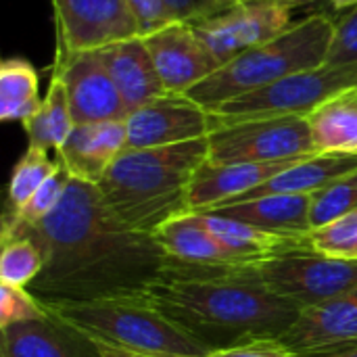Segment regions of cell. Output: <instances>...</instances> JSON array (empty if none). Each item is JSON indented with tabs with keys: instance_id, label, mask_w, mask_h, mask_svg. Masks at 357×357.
Returning a JSON list of instances; mask_svg holds the SVG:
<instances>
[{
	"instance_id": "obj_1",
	"label": "cell",
	"mask_w": 357,
	"mask_h": 357,
	"mask_svg": "<svg viewBox=\"0 0 357 357\" xmlns=\"http://www.w3.org/2000/svg\"><path fill=\"white\" fill-rule=\"evenodd\" d=\"M25 234L44 251V270L29 291L40 301H94L144 295L163 274L167 255L153 234L126 226L96 184L71 178L56 209Z\"/></svg>"
},
{
	"instance_id": "obj_2",
	"label": "cell",
	"mask_w": 357,
	"mask_h": 357,
	"mask_svg": "<svg viewBox=\"0 0 357 357\" xmlns=\"http://www.w3.org/2000/svg\"><path fill=\"white\" fill-rule=\"evenodd\" d=\"M144 297L211 354L280 339L301 314L274 295L253 266H197L167 257Z\"/></svg>"
},
{
	"instance_id": "obj_3",
	"label": "cell",
	"mask_w": 357,
	"mask_h": 357,
	"mask_svg": "<svg viewBox=\"0 0 357 357\" xmlns=\"http://www.w3.org/2000/svg\"><path fill=\"white\" fill-rule=\"evenodd\" d=\"M207 157V138L155 149H126L98 182V190L126 226L153 234L167 220L190 211L188 188Z\"/></svg>"
},
{
	"instance_id": "obj_4",
	"label": "cell",
	"mask_w": 357,
	"mask_h": 357,
	"mask_svg": "<svg viewBox=\"0 0 357 357\" xmlns=\"http://www.w3.org/2000/svg\"><path fill=\"white\" fill-rule=\"evenodd\" d=\"M102 356L209 357L211 349L163 316L144 295L94 301H42Z\"/></svg>"
},
{
	"instance_id": "obj_5",
	"label": "cell",
	"mask_w": 357,
	"mask_h": 357,
	"mask_svg": "<svg viewBox=\"0 0 357 357\" xmlns=\"http://www.w3.org/2000/svg\"><path fill=\"white\" fill-rule=\"evenodd\" d=\"M333 33L335 19L326 13H314L293 23L278 38L222 65L213 75L197 84L184 96L205 109H213L291 73L320 67L326 63Z\"/></svg>"
},
{
	"instance_id": "obj_6",
	"label": "cell",
	"mask_w": 357,
	"mask_h": 357,
	"mask_svg": "<svg viewBox=\"0 0 357 357\" xmlns=\"http://www.w3.org/2000/svg\"><path fill=\"white\" fill-rule=\"evenodd\" d=\"M357 88V63L331 65L291 73L274 84L230 98L209 109L218 123H232L259 117H307L333 96Z\"/></svg>"
},
{
	"instance_id": "obj_7",
	"label": "cell",
	"mask_w": 357,
	"mask_h": 357,
	"mask_svg": "<svg viewBox=\"0 0 357 357\" xmlns=\"http://www.w3.org/2000/svg\"><path fill=\"white\" fill-rule=\"evenodd\" d=\"M261 282L299 312L322 305L357 289V259H337L299 249L253 264Z\"/></svg>"
},
{
	"instance_id": "obj_8",
	"label": "cell",
	"mask_w": 357,
	"mask_h": 357,
	"mask_svg": "<svg viewBox=\"0 0 357 357\" xmlns=\"http://www.w3.org/2000/svg\"><path fill=\"white\" fill-rule=\"evenodd\" d=\"M213 163H272L318 155L303 115L218 123L207 136Z\"/></svg>"
},
{
	"instance_id": "obj_9",
	"label": "cell",
	"mask_w": 357,
	"mask_h": 357,
	"mask_svg": "<svg viewBox=\"0 0 357 357\" xmlns=\"http://www.w3.org/2000/svg\"><path fill=\"white\" fill-rule=\"evenodd\" d=\"M303 4V0H257L192 23V27L220 65H226L243 52L284 33L293 25V13Z\"/></svg>"
},
{
	"instance_id": "obj_10",
	"label": "cell",
	"mask_w": 357,
	"mask_h": 357,
	"mask_svg": "<svg viewBox=\"0 0 357 357\" xmlns=\"http://www.w3.org/2000/svg\"><path fill=\"white\" fill-rule=\"evenodd\" d=\"M56 25V52L98 50L138 36L128 0H50Z\"/></svg>"
},
{
	"instance_id": "obj_11",
	"label": "cell",
	"mask_w": 357,
	"mask_h": 357,
	"mask_svg": "<svg viewBox=\"0 0 357 357\" xmlns=\"http://www.w3.org/2000/svg\"><path fill=\"white\" fill-rule=\"evenodd\" d=\"M52 73L65 82L75 126L128 117L126 102L98 50L56 52Z\"/></svg>"
},
{
	"instance_id": "obj_12",
	"label": "cell",
	"mask_w": 357,
	"mask_h": 357,
	"mask_svg": "<svg viewBox=\"0 0 357 357\" xmlns=\"http://www.w3.org/2000/svg\"><path fill=\"white\" fill-rule=\"evenodd\" d=\"M126 128V149H155L207 138L215 128V117L184 94H165L130 113Z\"/></svg>"
},
{
	"instance_id": "obj_13",
	"label": "cell",
	"mask_w": 357,
	"mask_h": 357,
	"mask_svg": "<svg viewBox=\"0 0 357 357\" xmlns=\"http://www.w3.org/2000/svg\"><path fill=\"white\" fill-rule=\"evenodd\" d=\"M142 40L167 94H186L222 67L190 23L176 21Z\"/></svg>"
},
{
	"instance_id": "obj_14",
	"label": "cell",
	"mask_w": 357,
	"mask_h": 357,
	"mask_svg": "<svg viewBox=\"0 0 357 357\" xmlns=\"http://www.w3.org/2000/svg\"><path fill=\"white\" fill-rule=\"evenodd\" d=\"M301 159L305 157L272 163H213L207 159L192 176L188 188V209L195 213H205L228 205Z\"/></svg>"
},
{
	"instance_id": "obj_15",
	"label": "cell",
	"mask_w": 357,
	"mask_h": 357,
	"mask_svg": "<svg viewBox=\"0 0 357 357\" xmlns=\"http://www.w3.org/2000/svg\"><path fill=\"white\" fill-rule=\"evenodd\" d=\"M280 343L297 356L357 343V289L322 305L303 310L280 337Z\"/></svg>"
},
{
	"instance_id": "obj_16",
	"label": "cell",
	"mask_w": 357,
	"mask_h": 357,
	"mask_svg": "<svg viewBox=\"0 0 357 357\" xmlns=\"http://www.w3.org/2000/svg\"><path fill=\"white\" fill-rule=\"evenodd\" d=\"M126 119L77 123L73 126L56 157L71 178L98 186V182L105 178L113 161L126 151Z\"/></svg>"
},
{
	"instance_id": "obj_17",
	"label": "cell",
	"mask_w": 357,
	"mask_h": 357,
	"mask_svg": "<svg viewBox=\"0 0 357 357\" xmlns=\"http://www.w3.org/2000/svg\"><path fill=\"white\" fill-rule=\"evenodd\" d=\"M0 357H102L77 331L46 312L44 318L0 328Z\"/></svg>"
},
{
	"instance_id": "obj_18",
	"label": "cell",
	"mask_w": 357,
	"mask_h": 357,
	"mask_svg": "<svg viewBox=\"0 0 357 357\" xmlns=\"http://www.w3.org/2000/svg\"><path fill=\"white\" fill-rule=\"evenodd\" d=\"M98 52L126 102L128 115L167 94L140 36L113 42L105 48H98Z\"/></svg>"
},
{
	"instance_id": "obj_19",
	"label": "cell",
	"mask_w": 357,
	"mask_h": 357,
	"mask_svg": "<svg viewBox=\"0 0 357 357\" xmlns=\"http://www.w3.org/2000/svg\"><path fill=\"white\" fill-rule=\"evenodd\" d=\"M213 213L280 236L307 238L312 232V195H272L224 205Z\"/></svg>"
},
{
	"instance_id": "obj_20",
	"label": "cell",
	"mask_w": 357,
	"mask_h": 357,
	"mask_svg": "<svg viewBox=\"0 0 357 357\" xmlns=\"http://www.w3.org/2000/svg\"><path fill=\"white\" fill-rule=\"evenodd\" d=\"M153 236L163 253L176 261L197 266H243L213 236L205 224L203 213H180L161 224Z\"/></svg>"
},
{
	"instance_id": "obj_21",
	"label": "cell",
	"mask_w": 357,
	"mask_h": 357,
	"mask_svg": "<svg viewBox=\"0 0 357 357\" xmlns=\"http://www.w3.org/2000/svg\"><path fill=\"white\" fill-rule=\"evenodd\" d=\"M356 169L357 155H312L297 161L289 169L276 174L261 186L245 192L228 205L272 195H314Z\"/></svg>"
},
{
	"instance_id": "obj_22",
	"label": "cell",
	"mask_w": 357,
	"mask_h": 357,
	"mask_svg": "<svg viewBox=\"0 0 357 357\" xmlns=\"http://www.w3.org/2000/svg\"><path fill=\"white\" fill-rule=\"evenodd\" d=\"M207 228L213 232V236L224 245V249L243 266H253L272 257H278L282 253L310 249V236L307 238H295V236H280L264 232L255 226L243 224L232 218L218 215L213 211L203 213Z\"/></svg>"
},
{
	"instance_id": "obj_23",
	"label": "cell",
	"mask_w": 357,
	"mask_h": 357,
	"mask_svg": "<svg viewBox=\"0 0 357 357\" xmlns=\"http://www.w3.org/2000/svg\"><path fill=\"white\" fill-rule=\"evenodd\" d=\"M307 121L318 155H357V88L320 105Z\"/></svg>"
},
{
	"instance_id": "obj_24",
	"label": "cell",
	"mask_w": 357,
	"mask_h": 357,
	"mask_svg": "<svg viewBox=\"0 0 357 357\" xmlns=\"http://www.w3.org/2000/svg\"><path fill=\"white\" fill-rule=\"evenodd\" d=\"M21 126L27 134V146L54 151L59 155V151L63 149L65 140L69 138L75 126L71 117L67 88L59 75L52 73L42 107L36 111V115H31Z\"/></svg>"
},
{
	"instance_id": "obj_25",
	"label": "cell",
	"mask_w": 357,
	"mask_h": 357,
	"mask_svg": "<svg viewBox=\"0 0 357 357\" xmlns=\"http://www.w3.org/2000/svg\"><path fill=\"white\" fill-rule=\"evenodd\" d=\"M38 73L25 59H6L0 63V119L27 121L42 107L38 96Z\"/></svg>"
},
{
	"instance_id": "obj_26",
	"label": "cell",
	"mask_w": 357,
	"mask_h": 357,
	"mask_svg": "<svg viewBox=\"0 0 357 357\" xmlns=\"http://www.w3.org/2000/svg\"><path fill=\"white\" fill-rule=\"evenodd\" d=\"M56 167H59V159L52 161L48 157V151L27 146L23 157L13 167L4 213L17 215L27 205V201L36 195V190L56 172Z\"/></svg>"
},
{
	"instance_id": "obj_27",
	"label": "cell",
	"mask_w": 357,
	"mask_h": 357,
	"mask_svg": "<svg viewBox=\"0 0 357 357\" xmlns=\"http://www.w3.org/2000/svg\"><path fill=\"white\" fill-rule=\"evenodd\" d=\"M0 284L29 289L44 270V251L25 234L0 236Z\"/></svg>"
},
{
	"instance_id": "obj_28",
	"label": "cell",
	"mask_w": 357,
	"mask_h": 357,
	"mask_svg": "<svg viewBox=\"0 0 357 357\" xmlns=\"http://www.w3.org/2000/svg\"><path fill=\"white\" fill-rule=\"evenodd\" d=\"M71 176L67 174V169L63 167V163L59 161L56 172L36 190V195L27 201V205L17 213V215H6L2 218V232L4 230H13V228H31L38 226L44 218H48L56 205L61 203L67 184H69Z\"/></svg>"
},
{
	"instance_id": "obj_29",
	"label": "cell",
	"mask_w": 357,
	"mask_h": 357,
	"mask_svg": "<svg viewBox=\"0 0 357 357\" xmlns=\"http://www.w3.org/2000/svg\"><path fill=\"white\" fill-rule=\"evenodd\" d=\"M357 209V169L312 195V230Z\"/></svg>"
},
{
	"instance_id": "obj_30",
	"label": "cell",
	"mask_w": 357,
	"mask_h": 357,
	"mask_svg": "<svg viewBox=\"0 0 357 357\" xmlns=\"http://www.w3.org/2000/svg\"><path fill=\"white\" fill-rule=\"evenodd\" d=\"M312 249L337 257V259H357V209L337 218L331 224L314 228L310 232Z\"/></svg>"
},
{
	"instance_id": "obj_31",
	"label": "cell",
	"mask_w": 357,
	"mask_h": 357,
	"mask_svg": "<svg viewBox=\"0 0 357 357\" xmlns=\"http://www.w3.org/2000/svg\"><path fill=\"white\" fill-rule=\"evenodd\" d=\"M44 316L46 310L42 301L29 289L0 284V328L31 322Z\"/></svg>"
},
{
	"instance_id": "obj_32",
	"label": "cell",
	"mask_w": 357,
	"mask_h": 357,
	"mask_svg": "<svg viewBox=\"0 0 357 357\" xmlns=\"http://www.w3.org/2000/svg\"><path fill=\"white\" fill-rule=\"evenodd\" d=\"M326 63L349 65L357 63V6L335 21V33L331 40Z\"/></svg>"
},
{
	"instance_id": "obj_33",
	"label": "cell",
	"mask_w": 357,
	"mask_h": 357,
	"mask_svg": "<svg viewBox=\"0 0 357 357\" xmlns=\"http://www.w3.org/2000/svg\"><path fill=\"white\" fill-rule=\"evenodd\" d=\"M128 6L136 19L138 36H151L172 23H176L165 0H128Z\"/></svg>"
},
{
	"instance_id": "obj_34",
	"label": "cell",
	"mask_w": 357,
	"mask_h": 357,
	"mask_svg": "<svg viewBox=\"0 0 357 357\" xmlns=\"http://www.w3.org/2000/svg\"><path fill=\"white\" fill-rule=\"evenodd\" d=\"M174 19L182 23H201L213 19L236 4L232 0H165Z\"/></svg>"
},
{
	"instance_id": "obj_35",
	"label": "cell",
	"mask_w": 357,
	"mask_h": 357,
	"mask_svg": "<svg viewBox=\"0 0 357 357\" xmlns=\"http://www.w3.org/2000/svg\"><path fill=\"white\" fill-rule=\"evenodd\" d=\"M209 357H299L293 354L280 339H255L236 347L213 351Z\"/></svg>"
},
{
	"instance_id": "obj_36",
	"label": "cell",
	"mask_w": 357,
	"mask_h": 357,
	"mask_svg": "<svg viewBox=\"0 0 357 357\" xmlns=\"http://www.w3.org/2000/svg\"><path fill=\"white\" fill-rule=\"evenodd\" d=\"M299 357H357V343H349L337 349H326V351H318V354H307V356Z\"/></svg>"
},
{
	"instance_id": "obj_37",
	"label": "cell",
	"mask_w": 357,
	"mask_h": 357,
	"mask_svg": "<svg viewBox=\"0 0 357 357\" xmlns=\"http://www.w3.org/2000/svg\"><path fill=\"white\" fill-rule=\"evenodd\" d=\"M335 10H345V8H354L357 6V0H331Z\"/></svg>"
},
{
	"instance_id": "obj_38",
	"label": "cell",
	"mask_w": 357,
	"mask_h": 357,
	"mask_svg": "<svg viewBox=\"0 0 357 357\" xmlns=\"http://www.w3.org/2000/svg\"><path fill=\"white\" fill-rule=\"evenodd\" d=\"M232 2L238 6V4H249V2H257V0H232Z\"/></svg>"
},
{
	"instance_id": "obj_39",
	"label": "cell",
	"mask_w": 357,
	"mask_h": 357,
	"mask_svg": "<svg viewBox=\"0 0 357 357\" xmlns=\"http://www.w3.org/2000/svg\"><path fill=\"white\" fill-rule=\"evenodd\" d=\"M102 357H138V356H102Z\"/></svg>"
},
{
	"instance_id": "obj_40",
	"label": "cell",
	"mask_w": 357,
	"mask_h": 357,
	"mask_svg": "<svg viewBox=\"0 0 357 357\" xmlns=\"http://www.w3.org/2000/svg\"><path fill=\"white\" fill-rule=\"evenodd\" d=\"M303 2H305V4H310V2H316V0H303Z\"/></svg>"
}]
</instances>
